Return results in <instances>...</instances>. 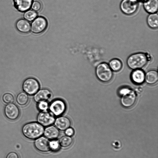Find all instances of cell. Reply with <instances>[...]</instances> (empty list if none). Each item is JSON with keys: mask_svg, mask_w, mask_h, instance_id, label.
<instances>
[{"mask_svg": "<svg viewBox=\"0 0 158 158\" xmlns=\"http://www.w3.org/2000/svg\"><path fill=\"white\" fill-rule=\"evenodd\" d=\"M44 128L38 122H31L24 124L22 128L23 135L27 138L35 140L44 134Z\"/></svg>", "mask_w": 158, "mask_h": 158, "instance_id": "1", "label": "cell"}, {"mask_svg": "<svg viewBox=\"0 0 158 158\" xmlns=\"http://www.w3.org/2000/svg\"><path fill=\"white\" fill-rule=\"evenodd\" d=\"M149 59L148 55L146 53L138 52L128 56L126 62L127 66L131 69H141L147 64Z\"/></svg>", "mask_w": 158, "mask_h": 158, "instance_id": "2", "label": "cell"}, {"mask_svg": "<svg viewBox=\"0 0 158 158\" xmlns=\"http://www.w3.org/2000/svg\"><path fill=\"white\" fill-rule=\"evenodd\" d=\"M118 94L121 96L120 103L123 107L128 108L132 107L137 100L135 92L127 87H123L118 90Z\"/></svg>", "mask_w": 158, "mask_h": 158, "instance_id": "3", "label": "cell"}, {"mask_svg": "<svg viewBox=\"0 0 158 158\" xmlns=\"http://www.w3.org/2000/svg\"><path fill=\"white\" fill-rule=\"evenodd\" d=\"M95 72L97 78L103 82H110L113 77V71L108 64L106 62H102L98 64L96 68Z\"/></svg>", "mask_w": 158, "mask_h": 158, "instance_id": "4", "label": "cell"}, {"mask_svg": "<svg viewBox=\"0 0 158 158\" xmlns=\"http://www.w3.org/2000/svg\"><path fill=\"white\" fill-rule=\"evenodd\" d=\"M139 2V0H122L120 4V10L126 15H133L137 11Z\"/></svg>", "mask_w": 158, "mask_h": 158, "instance_id": "5", "label": "cell"}, {"mask_svg": "<svg viewBox=\"0 0 158 158\" xmlns=\"http://www.w3.org/2000/svg\"><path fill=\"white\" fill-rule=\"evenodd\" d=\"M22 88L24 91L30 95H34L40 88V83L37 79L33 77H29L23 81Z\"/></svg>", "mask_w": 158, "mask_h": 158, "instance_id": "6", "label": "cell"}, {"mask_svg": "<svg viewBox=\"0 0 158 158\" xmlns=\"http://www.w3.org/2000/svg\"><path fill=\"white\" fill-rule=\"evenodd\" d=\"M49 111L54 116H60L64 113L66 109L65 102L60 98H56L49 104Z\"/></svg>", "mask_w": 158, "mask_h": 158, "instance_id": "7", "label": "cell"}, {"mask_svg": "<svg viewBox=\"0 0 158 158\" xmlns=\"http://www.w3.org/2000/svg\"><path fill=\"white\" fill-rule=\"evenodd\" d=\"M54 116L47 110L40 111L37 116V122L44 127H48L54 123Z\"/></svg>", "mask_w": 158, "mask_h": 158, "instance_id": "8", "label": "cell"}, {"mask_svg": "<svg viewBox=\"0 0 158 158\" xmlns=\"http://www.w3.org/2000/svg\"><path fill=\"white\" fill-rule=\"evenodd\" d=\"M46 19L43 17L35 18L32 23L31 31L35 33H39L43 31L47 27Z\"/></svg>", "mask_w": 158, "mask_h": 158, "instance_id": "9", "label": "cell"}, {"mask_svg": "<svg viewBox=\"0 0 158 158\" xmlns=\"http://www.w3.org/2000/svg\"><path fill=\"white\" fill-rule=\"evenodd\" d=\"M6 117L10 120H15L19 116L20 111L18 107L15 104L11 103L6 106L4 109Z\"/></svg>", "mask_w": 158, "mask_h": 158, "instance_id": "10", "label": "cell"}, {"mask_svg": "<svg viewBox=\"0 0 158 158\" xmlns=\"http://www.w3.org/2000/svg\"><path fill=\"white\" fill-rule=\"evenodd\" d=\"M34 145L35 148L38 151L44 153L50 151L49 141L48 139L44 136H41L35 139Z\"/></svg>", "mask_w": 158, "mask_h": 158, "instance_id": "11", "label": "cell"}, {"mask_svg": "<svg viewBox=\"0 0 158 158\" xmlns=\"http://www.w3.org/2000/svg\"><path fill=\"white\" fill-rule=\"evenodd\" d=\"M52 94L50 90L47 88L39 89L34 95V99L36 103L41 101H48L52 98Z\"/></svg>", "mask_w": 158, "mask_h": 158, "instance_id": "12", "label": "cell"}, {"mask_svg": "<svg viewBox=\"0 0 158 158\" xmlns=\"http://www.w3.org/2000/svg\"><path fill=\"white\" fill-rule=\"evenodd\" d=\"M54 123L55 126L59 130L64 131L70 127L71 121L68 117L60 116L55 119Z\"/></svg>", "mask_w": 158, "mask_h": 158, "instance_id": "13", "label": "cell"}, {"mask_svg": "<svg viewBox=\"0 0 158 158\" xmlns=\"http://www.w3.org/2000/svg\"><path fill=\"white\" fill-rule=\"evenodd\" d=\"M145 74L141 69L134 70L131 74V81L136 85L142 84L145 81Z\"/></svg>", "mask_w": 158, "mask_h": 158, "instance_id": "14", "label": "cell"}, {"mask_svg": "<svg viewBox=\"0 0 158 158\" xmlns=\"http://www.w3.org/2000/svg\"><path fill=\"white\" fill-rule=\"evenodd\" d=\"M59 130L55 126L50 125L44 129V135L45 137L50 140L57 139L60 135Z\"/></svg>", "mask_w": 158, "mask_h": 158, "instance_id": "15", "label": "cell"}, {"mask_svg": "<svg viewBox=\"0 0 158 158\" xmlns=\"http://www.w3.org/2000/svg\"><path fill=\"white\" fill-rule=\"evenodd\" d=\"M143 7L148 14L157 13L158 0H146L143 2Z\"/></svg>", "mask_w": 158, "mask_h": 158, "instance_id": "16", "label": "cell"}, {"mask_svg": "<svg viewBox=\"0 0 158 158\" xmlns=\"http://www.w3.org/2000/svg\"><path fill=\"white\" fill-rule=\"evenodd\" d=\"M15 8L19 11L24 12L31 7L33 0H13Z\"/></svg>", "mask_w": 158, "mask_h": 158, "instance_id": "17", "label": "cell"}, {"mask_svg": "<svg viewBox=\"0 0 158 158\" xmlns=\"http://www.w3.org/2000/svg\"><path fill=\"white\" fill-rule=\"evenodd\" d=\"M158 80V72L156 70H149L145 74V81L149 85H154L157 82Z\"/></svg>", "mask_w": 158, "mask_h": 158, "instance_id": "18", "label": "cell"}, {"mask_svg": "<svg viewBox=\"0 0 158 158\" xmlns=\"http://www.w3.org/2000/svg\"><path fill=\"white\" fill-rule=\"evenodd\" d=\"M16 26L18 30L22 33H27L31 29L30 24L27 20L24 19L18 20L16 23Z\"/></svg>", "mask_w": 158, "mask_h": 158, "instance_id": "19", "label": "cell"}, {"mask_svg": "<svg viewBox=\"0 0 158 158\" xmlns=\"http://www.w3.org/2000/svg\"><path fill=\"white\" fill-rule=\"evenodd\" d=\"M147 22L148 27L155 29L158 27V15L157 13L149 14L147 18Z\"/></svg>", "mask_w": 158, "mask_h": 158, "instance_id": "20", "label": "cell"}, {"mask_svg": "<svg viewBox=\"0 0 158 158\" xmlns=\"http://www.w3.org/2000/svg\"><path fill=\"white\" fill-rule=\"evenodd\" d=\"M108 64L112 70L115 72L120 71L123 66L122 61L118 58L112 59L110 61Z\"/></svg>", "mask_w": 158, "mask_h": 158, "instance_id": "21", "label": "cell"}, {"mask_svg": "<svg viewBox=\"0 0 158 158\" xmlns=\"http://www.w3.org/2000/svg\"><path fill=\"white\" fill-rule=\"evenodd\" d=\"M61 147L67 148L70 146L73 143V139L71 137L67 135L61 137L59 141Z\"/></svg>", "mask_w": 158, "mask_h": 158, "instance_id": "22", "label": "cell"}, {"mask_svg": "<svg viewBox=\"0 0 158 158\" xmlns=\"http://www.w3.org/2000/svg\"><path fill=\"white\" fill-rule=\"evenodd\" d=\"M16 101L20 105H26L29 100L28 94L25 92H22L17 95L16 97Z\"/></svg>", "mask_w": 158, "mask_h": 158, "instance_id": "23", "label": "cell"}, {"mask_svg": "<svg viewBox=\"0 0 158 158\" xmlns=\"http://www.w3.org/2000/svg\"><path fill=\"white\" fill-rule=\"evenodd\" d=\"M36 12L33 10H29L26 11L24 13V17L27 20L31 21L34 20L37 17Z\"/></svg>", "mask_w": 158, "mask_h": 158, "instance_id": "24", "label": "cell"}, {"mask_svg": "<svg viewBox=\"0 0 158 158\" xmlns=\"http://www.w3.org/2000/svg\"><path fill=\"white\" fill-rule=\"evenodd\" d=\"M60 146L58 141L56 139L52 140L49 141L50 150L53 152L59 151L60 148Z\"/></svg>", "mask_w": 158, "mask_h": 158, "instance_id": "25", "label": "cell"}, {"mask_svg": "<svg viewBox=\"0 0 158 158\" xmlns=\"http://www.w3.org/2000/svg\"><path fill=\"white\" fill-rule=\"evenodd\" d=\"M49 104L47 101H41L38 103L37 109L40 111L47 110L49 108Z\"/></svg>", "mask_w": 158, "mask_h": 158, "instance_id": "26", "label": "cell"}, {"mask_svg": "<svg viewBox=\"0 0 158 158\" xmlns=\"http://www.w3.org/2000/svg\"><path fill=\"white\" fill-rule=\"evenodd\" d=\"M2 99L5 103L7 104L12 103L14 100V96L9 93L5 94L2 96Z\"/></svg>", "mask_w": 158, "mask_h": 158, "instance_id": "27", "label": "cell"}, {"mask_svg": "<svg viewBox=\"0 0 158 158\" xmlns=\"http://www.w3.org/2000/svg\"><path fill=\"white\" fill-rule=\"evenodd\" d=\"M32 9L34 11L39 10L41 8V5L40 3L38 1L33 2L31 6Z\"/></svg>", "mask_w": 158, "mask_h": 158, "instance_id": "28", "label": "cell"}, {"mask_svg": "<svg viewBox=\"0 0 158 158\" xmlns=\"http://www.w3.org/2000/svg\"><path fill=\"white\" fill-rule=\"evenodd\" d=\"M74 129L73 128L70 127L67 129L65 131V135L70 137L74 135Z\"/></svg>", "mask_w": 158, "mask_h": 158, "instance_id": "29", "label": "cell"}, {"mask_svg": "<svg viewBox=\"0 0 158 158\" xmlns=\"http://www.w3.org/2000/svg\"><path fill=\"white\" fill-rule=\"evenodd\" d=\"M6 158H19V155L16 152H12L9 153Z\"/></svg>", "mask_w": 158, "mask_h": 158, "instance_id": "30", "label": "cell"}, {"mask_svg": "<svg viewBox=\"0 0 158 158\" xmlns=\"http://www.w3.org/2000/svg\"><path fill=\"white\" fill-rule=\"evenodd\" d=\"M140 2H143L146 0H139Z\"/></svg>", "mask_w": 158, "mask_h": 158, "instance_id": "31", "label": "cell"}]
</instances>
